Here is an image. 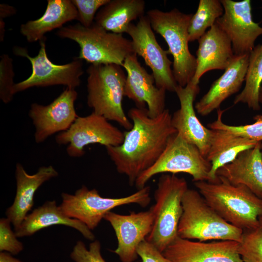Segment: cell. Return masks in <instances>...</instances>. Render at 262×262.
Listing matches in <instances>:
<instances>
[{"label":"cell","instance_id":"cell-1","mask_svg":"<svg viewBox=\"0 0 262 262\" xmlns=\"http://www.w3.org/2000/svg\"><path fill=\"white\" fill-rule=\"evenodd\" d=\"M128 116L132 127L124 132L122 143L105 148L117 171L126 176L132 186L142 173L155 164L170 137L177 132L168 109L152 118L146 108L134 107L129 111Z\"/></svg>","mask_w":262,"mask_h":262},{"label":"cell","instance_id":"cell-2","mask_svg":"<svg viewBox=\"0 0 262 262\" xmlns=\"http://www.w3.org/2000/svg\"><path fill=\"white\" fill-rule=\"evenodd\" d=\"M218 177V181L214 183L195 182L208 204L226 221L243 230L259 227L262 199L246 186L232 184Z\"/></svg>","mask_w":262,"mask_h":262},{"label":"cell","instance_id":"cell-3","mask_svg":"<svg viewBox=\"0 0 262 262\" xmlns=\"http://www.w3.org/2000/svg\"><path fill=\"white\" fill-rule=\"evenodd\" d=\"M122 67L116 64H91L88 66L87 104L95 113L129 131L132 123L122 105L127 78Z\"/></svg>","mask_w":262,"mask_h":262},{"label":"cell","instance_id":"cell-4","mask_svg":"<svg viewBox=\"0 0 262 262\" xmlns=\"http://www.w3.org/2000/svg\"><path fill=\"white\" fill-rule=\"evenodd\" d=\"M193 14L174 8L168 12L154 9L147 13L153 31L160 34L173 58V73L178 85L185 87L190 82L196 68V57L189 50L188 29Z\"/></svg>","mask_w":262,"mask_h":262},{"label":"cell","instance_id":"cell-5","mask_svg":"<svg viewBox=\"0 0 262 262\" xmlns=\"http://www.w3.org/2000/svg\"><path fill=\"white\" fill-rule=\"evenodd\" d=\"M56 34L76 42L80 47L77 57L91 65L116 64L122 66L126 58L134 53L131 40L123 34L108 32L95 22L89 27L79 23L63 27Z\"/></svg>","mask_w":262,"mask_h":262},{"label":"cell","instance_id":"cell-6","mask_svg":"<svg viewBox=\"0 0 262 262\" xmlns=\"http://www.w3.org/2000/svg\"><path fill=\"white\" fill-rule=\"evenodd\" d=\"M178 236L200 242L231 240L240 242L243 230L226 221L199 192L188 189L182 200Z\"/></svg>","mask_w":262,"mask_h":262},{"label":"cell","instance_id":"cell-7","mask_svg":"<svg viewBox=\"0 0 262 262\" xmlns=\"http://www.w3.org/2000/svg\"><path fill=\"white\" fill-rule=\"evenodd\" d=\"M188 189L185 179L175 174H162L159 179L154 192L155 203L150 208L153 225L146 240L162 253L178 237L182 200Z\"/></svg>","mask_w":262,"mask_h":262},{"label":"cell","instance_id":"cell-8","mask_svg":"<svg viewBox=\"0 0 262 262\" xmlns=\"http://www.w3.org/2000/svg\"><path fill=\"white\" fill-rule=\"evenodd\" d=\"M150 195V187L147 185L128 196L117 198L101 196L96 189L82 185L73 195L63 193L59 206L65 214L80 221L92 230L116 207L131 204L147 207L151 201Z\"/></svg>","mask_w":262,"mask_h":262},{"label":"cell","instance_id":"cell-9","mask_svg":"<svg viewBox=\"0 0 262 262\" xmlns=\"http://www.w3.org/2000/svg\"><path fill=\"white\" fill-rule=\"evenodd\" d=\"M211 166L196 146L176 133L170 137L157 161L139 176L134 185L138 190L141 189L156 175L169 173L189 174L194 182L209 181Z\"/></svg>","mask_w":262,"mask_h":262},{"label":"cell","instance_id":"cell-10","mask_svg":"<svg viewBox=\"0 0 262 262\" xmlns=\"http://www.w3.org/2000/svg\"><path fill=\"white\" fill-rule=\"evenodd\" d=\"M45 39L39 41L40 48L37 55L30 56L24 48L16 46L13 53L25 57L32 66L31 75L26 80L15 83V94L33 87H47L63 85L75 89L81 84L80 77L83 73L82 60L75 57L71 62L64 65L53 63L46 52Z\"/></svg>","mask_w":262,"mask_h":262},{"label":"cell","instance_id":"cell-11","mask_svg":"<svg viewBox=\"0 0 262 262\" xmlns=\"http://www.w3.org/2000/svg\"><path fill=\"white\" fill-rule=\"evenodd\" d=\"M124 133L103 116L92 112L85 116H78L66 131L55 136L60 145H67L66 151L73 158L85 154V147L90 144H98L115 147L121 145Z\"/></svg>","mask_w":262,"mask_h":262},{"label":"cell","instance_id":"cell-12","mask_svg":"<svg viewBox=\"0 0 262 262\" xmlns=\"http://www.w3.org/2000/svg\"><path fill=\"white\" fill-rule=\"evenodd\" d=\"M126 33L131 38L134 53L151 68L156 86L175 92L178 84L171 67L173 62L168 58V51L157 42L148 17L144 16L136 24L131 23Z\"/></svg>","mask_w":262,"mask_h":262},{"label":"cell","instance_id":"cell-13","mask_svg":"<svg viewBox=\"0 0 262 262\" xmlns=\"http://www.w3.org/2000/svg\"><path fill=\"white\" fill-rule=\"evenodd\" d=\"M223 15L215 23L230 39L234 55L249 54L257 39L262 35V27L255 22L250 0H220Z\"/></svg>","mask_w":262,"mask_h":262},{"label":"cell","instance_id":"cell-14","mask_svg":"<svg viewBox=\"0 0 262 262\" xmlns=\"http://www.w3.org/2000/svg\"><path fill=\"white\" fill-rule=\"evenodd\" d=\"M77 97L75 89L66 87L47 105L32 104L28 115L35 128L36 143H42L52 135L69 129L79 116L74 106Z\"/></svg>","mask_w":262,"mask_h":262},{"label":"cell","instance_id":"cell-15","mask_svg":"<svg viewBox=\"0 0 262 262\" xmlns=\"http://www.w3.org/2000/svg\"><path fill=\"white\" fill-rule=\"evenodd\" d=\"M104 219L110 223L117 238V246L113 252L122 262H135L139 245L146 239L153 227L154 215L151 209L127 215L109 212Z\"/></svg>","mask_w":262,"mask_h":262},{"label":"cell","instance_id":"cell-16","mask_svg":"<svg viewBox=\"0 0 262 262\" xmlns=\"http://www.w3.org/2000/svg\"><path fill=\"white\" fill-rule=\"evenodd\" d=\"M238 245L235 241L200 242L178 236L163 254L172 262H244Z\"/></svg>","mask_w":262,"mask_h":262},{"label":"cell","instance_id":"cell-17","mask_svg":"<svg viewBox=\"0 0 262 262\" xmlns=\"http://www.w3.org/2000/svg\"><path fill=\"white\" fill-rule=\"evenodd\" d=\"M122 67L127 72L124 96L135 104L136 107L145 108L152 118L161 115L165 109L166 91L156 86L152 74H149L133 53L124 61Z\"/></svg>","mask_w":262,"mask_h":262},{"label":"cell","instance_id":"cell-18","mask_svg":"<svg viewBox=\"0 0 262 262\" xmlns=\"http://www.w3.org/2000/svg\"><path fill=\"white\" fill-rule=\"evenodd\" d=\"M199 91V85H195L191 81L185 87L177 85L175 92L180 101V108L172 115L171 121L177 133L196 146L206 157L210 147L212 130L203 125L195 111L194 102Z\"/></svg>","mask_w":262,"mask_h":262},{"label":"cell","instance_id":"cell-19","mask_svg":"<svg viewBox=\"0 0 262 262\" xmlns=\"http://www.w3.org/2000/svg\"><path fill=\"white\" fill-rule=\"evenodd\" d=\"M249 56V54L234 55L223 74L195 104L198 114L207 116L217 110L223 101L239 92L245 81Z\"/></svg>","mask_w":262,"mask_h":262},{"label":"cell","instance_id":"cell-20","mask_svg":"<svg viewBox=\"0 0 262 262\" xmlns=\"http://www.w3.org/2000/svg\"><path fill=\"white\" fill-rule=\"evenodd\" d=\"M196 51V68L191 81L198 85L202 76L212 70H225L234 56L231 43L214 24L198 40Z\"/></svg>","mask_w":262,"mask_h":262},{"label":"cell","instance_id":"cell-21","mask_svg":"<svg viewBox=\"0 0 262 262\" xmlns=\"http://www.w3.org/2000/svg\"><path fill=\"white\" fill-rule=\"evenodd\" d=\"M16 194L14 202L5 214L16 230L31 210L34 204V196L37 189L46 181L58 176L52 166L40 167L33 175L27 173L23 165L17 163L16 166Z\"/></svg>","mask_w":262,"mask_h":262},{"label":"cell","instance_id":"cell-22","mask_svg":"<svg viewBox=\"0 0 262 262\" xmlns=\"http://www.w3.org/2000/svg\"><path fill=\"white\" fill-rule=\"evenodd\" d=\"M262 142L241 152L232 162L219 168L216 176L234 185L246 186L262 199Z\"/></svg>","mask_w":262,"mask_h":262},{"label":"cell","instance_id":"cell-23","mask_svg":"<svg viewBox=\"0 0 262 262\" xmlns=\"http://www.w3.org/2000/svg\"><path fill=\"white\" fill-rule=\"evenodd\" d=\"M53 225H64L77 229L90 241L95 240L92 231L80 221L70 218L63 212L55 200L47 201L28 214L15 232L17 237L30 236Z\"/></svg>","mask_w":262,"mask_h":262},{"label":"cell","instance_id":"cell-24","mask_svg":"<svg viewBox=\"0 0 262 262\" xmlns=\"http://www.w3.org/2000/svg\"><path fill=\"white\" fill-rule=\"evenodd\" d=\"M78 12L70 0H48L46 11L40 18L21 25L20 32L29 42L45 39V34L76 19Z\"/></svg>","mask_w":262,"mask_h":262},{"label":"cell","instance_id":"cell-25","mask_svg":"<svg viewBox=\"0 0 262 262\" xmlns=\"http://www.w3.org/2000/svg\"><path fill=\"white\" fill-rule=\"evenodd\" d=\"M258 142L226 131L212 130L210 147L206 157L212 165L208 182L218 181L216 173L219 168L232 162L241 152L254 147Z\"/></svg>","mask_w":262,"mask_h":262},{"label":"cell","instance_id":"cell-26","mask_svg":"<svg viewBox=\"0 0 262 262\" xmlns=\"http://www.w3.org/2000/svg\"><path fill=\"white\" fill-rule=\"evenodd\" d=\"M143 0H110L97 12L95 23L105 30L126 33L131 21L144 16Z\"/></svg>","mask_w":262,"mask_h":262},{"label":"cell","instance_id":"cell-27","mask_svg":"<svg viewBox=\"0 0 262 262\" xmlns=\"http://www.w3.org/2000/svg\"><path fill=\"white\" fill-rule=\"evenodd\" d=\"M245 82V87L235 96L234 104L244 103L254 111L260 110L259 94L262 84V43L255 46L249 54Z\"/></svg>","mask_w":262,"mask_h":262},{"label":"cell","instance_id":"cell-28","mask_svg":"<svg viewBox=\"0 0 262 262\" xmlns=\"http://www.w3.org/2000/svg\"><path fill=\"white\" fill-rule=\"evenodd\" d=\"M224 13V8L219 0H200L196 13L188 26L189 41L198 39L210 29Z\"/></svg>","mask_w":262,"mask_h":262},{"label":"cell","instance_id":"cell-29","mask_svg":"<svg viewBox=\"0 0 262 262\" xmlns=\"http://www.w3.org/2000/svg\"><path fill=\"white\" fill-rule=\"evenodd\" d=\"M225 110H217V119L208 124L212 130H224L235 135L246 138L257 142H262V114L255 115V122L251 124L232 126L224 123L222 120Z\"/></svg>","mask_w":262,"mask_h":262},{"label":"cell","instance_id":"cell-30","mask_svg":"<svg viewBox=\"0 0 262 262\" xmlns=\"http://www.w3.org/2000/svg\"><path fill=\"white\" fill-rule=\"evenodd\" d=\"M238 252L244 262H262V227L243 230Z\"/></svg>","mask_w":262,"mask_h":262},{"label":"cell","instance_id":"cell-31","mask_svg":"<svg viewBox=\"0 0 262 262\" xmlns=\"http://www.w3.org/2000/svg\"><path fill=\"white\" fill-rule=\"evenodd\" d=\"M14 76L12 59L7 54H2L0 59V98L5 104L10 102L15 94Z\"/></svg>","mask_w":262,"mask_h":262},{"label":"cell","instance_id":"cell-32","mask_svg":"<svg viewBox=\"0 0 262 262\" xmlns=\"http://www.w3.org/2000/svg\"><path fill=\"white\" fill-rule=\"evenodd\" d=\"M110 0H72L78 12L77 20L85 27H90L94 23L98 10L107 4Z\"/></svg>","mask_w":262,"mask_h":262},{"label":"cell","instance_id":"cell-33","mask_svg":"<svg viewBox=\"0 0 262 262\" xmlns=\"http://www.w3.org/2000/svg\"><path fill=\"white\" fill-rule=\"evenodd\" d=\"M99 241L94 240L87 249L84 243L78 241L74 246L70 256L75 262H106L101 254Z\"/></svg>","mask_w":262,"mask_h":262},{"label":"cell","instance_id":"cell-34","mask_svg":"<svg viewBox=\"0 0 262 262\" xmlns=\"http://www.w3.org/2000/svg\"><path fill=\"white\" fill-rule=\"evenodd\" d=\"M11 223L7 217L0 220V251L16 255L22 251L23 245L12 230Z\"/></svg>","mask_w":262,"mask_h":262},{"label":"cell","instance_id":"cell-35","mask_svg":"<svg viewBox=\"0 0 262 262\" xmlns=\"http://www.w3.org/2000/svg\"><path fill=\"white\" fill-rule=\"evenodd\" d=\"M137 253L141 259L140 262H172L146 239L139 245Z\"/></svg>","mask_w":262,"mask_h":262},{"label":"cell","instance_id":"cell-36","mask_svg":"<svg viewBox=\"0 0 262 262\" xmlns=\"http://www.w3.org/2000/svg\"><path fill=\"white\" fill-rule=\"evenodd\" d=\"M16 12V9L12 6L2 3L0 4V19L15 14Z\"/></svg>","mask_w":262,"mask_h":262},{"label":"cell","instance_id":"cell-37","mask_svg":"<svg viewBox=\"0 0 262 262\" xmlns=\"http://www.w3.org/2000/svg\"><path fill=\"white\" fill-rule=\"evenodd\" d=\"M0 262H24L20 260L16 259L12 255L6 252H0Z\"/></svg>","mask_w":262,"mask_h":262},{"label":"cell","instance_id":"cell-38","mask_svg":"<svg viewBox=\"0 0 262 262\" xmlns=\"http://www.w3.org/2000/svg\"><path fill=\"white\" fill-rule=\"evenodd\" d=\"M259 101L260 104H262V84L261 85L259 94Z\"/></svg>","mask_w":262,"mask_h":262},{"label":"cell","instance_id":"cell-39","mask_svg":"<svg viewBox=\"0 0 262 262\" xmlns=\"http://www.w3.org/2000/svg\"><path fill=\"white\" fill-rule=\"evenodd\" d=\"M259 220L260 227L262 228V216L259 218Z\"/></svg>","mask_w":262,"mask_h":262},{"label":"cell","instance_id":"cell-40","mask_svg":"<svg viewBox=\"0 0 262 262\" xmlns=\"http://www.w3.org/2000/svg\"></svg>","mask_w":262,"mask_h":262}]
</instances>
